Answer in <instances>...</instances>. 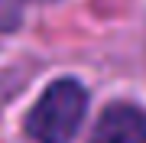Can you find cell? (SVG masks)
<instances>
[{"label":"cell","instance_id":"1","mask_svg":"<svg viewBox=\"0 0 146 143\" xmlns=\"http://www.w3.org/2000/svg\"><path fill=\"white\" fill-rule=\"evenodd\" d=\"M84 111H88L84 88L72 78H58L33 104L26 117V133L36 143H72L84 120Z\"/></svg>","mask_w":146,"mask_h":143},{"label":"cell","instance_id":"2","mask_svg":"<svg viewBox=\"0 0 146 143\" xmlns=\"http://www.w3.org/2000/svg\"><path fill=\"white\" fill-rule=\"evenodd\" d=\"M88 143H146V111L136 104H110Z\"/></svg>","mask_w":146,"mask_h":143},{"label":"cell","instance_id":"3","mask_svg":"<svg viewBox=\"0 0 146 143\" xmlns=\"http://www.w3.org/2000/svg\"><path fill=\"white\" fill-rule=\"evenodd\" d=\"M23 20V0H0V33H10Z\"/></svg>","mask_w":146,"mask_h":143}]
</instances>
